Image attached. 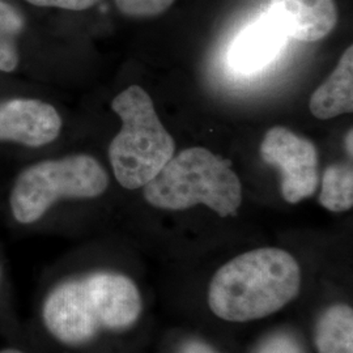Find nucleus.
<instances>
[{"mask_svg":"<svg viewBox=\"0 0 353 353\" xmlns=\"http://www.w3.org/2000/svg\"><path fill=\"white\" fill-rule=\"evenodd\" d=\"M143 301L134 280L114 271H94L58 283L46 294L43 327L61 344L77 347L103 331H125L141 316Z\"/></svg>","mask_w":353,"mask_h":353,"instance_id":"1","label":"nucleus"},{"mask_svg":"<svg viewBox=\"0 0 353 353\" xmlns=\"http://www.w3.org/2000/svg\"><path fill=\"white\" fill-rule=\"evenodd\" d=\"M301 270L283 249L261 248L221 265L210 283L208 306L228 322H249L278 313L297 297Z\"/></svg>","mask_w":353,"mask_h":353,"instance_id":"2","label":"nucleus"},{"mask_svg":"<svg viewBox=\"0 0 353 353\" xmlns=\"http://www.w3.org/2000/svg\"><path fill=\"white\" fill-rule=\"evenodd\" d=\"M154 208L185 211L203 204L221 217L234 216L242 204V185L230 163L214 152L183 150L144 186Z\"/></svg>","mask_w":353,"mask_h":353,"instance_id":"3","label":"nucleus"},{"mask_svg":"<svg viewBox=\"0 0 353 353\" xmlns=\"http://www.w3.org/2000/svg\"><path fill=\"white\" fill-rule=\"evenodd\" d=\"M112 109L122 121L109 145L114 176L125 189L144 188L172 160L176 141L161 123L151 96L139 85L121 92Z\"/></svg>","mask_w":353,"mask_h":353,"instance_id":"4","label":"nucleus"},{"mask_svg":"<svg viewBox=\"0 0 353 353\" xmlns=\"http://www.w3.org/2000/svg\"><path fill=\"white\" fill-rule=\"evenodd\" d=\"M108 188L109 176L94 157L72 154L24 169L14 181L10 208L19 224L30 225L59 201L94 199Z\"/></svg>","mask_w":353,"mask_h":353,"instance_id":"5","label":"nucleus"},{"mask_svg":"<svg viewBox=\"0 0 353 353\" xmlns=\"http://www.w3.org/2000/svg\"><path fill=\"white\" fill-rule=\"evenodd\" d=\"M261 157L278 169L285 202L296 204L316 194L319 185L318 150L312 140L287 127H272L262 140Z\"/></svg>","mask_w":353,"mask_h":353,"instance_id":"6","label":"nucleus"},{"mask_svg":"<svg viewBox=\"0 0 353 353\" xmlns=\"http://www.w3.org/2000/svg\"><path fill=\"white\" fill-rule=\"evenodd\" d=\"M62 130L59 113L46 102L16 99L0 103V140L26 147H42Z\"/></svg>","mask_w":353,"mask_h":353,"instance_id":"7","label":"nucleus"},{"mask_svg":"<svg viewBox=\"0 0 353 353\" xmlns=\"http://www.w3.org/2000/svg\"><path fill=\"white\" fill-rule=\"evenodd\" d=\"M268 13L287 37L301 42L327 37L339 19L336 0H271Z\"/></svg>","mask_w":353,"mask_h":353,"instance_id":"8","label":"nucleus"},{"mask_svg":"<svg viewBox=\"0 0 353 353\" xmlns=\"http://www.w3.org/2000/svg\"><path fill=\"white\" fill-rule=\"evenodd\" d=\"M287 41V34L267 12L246 26L233 41L229 63L241 74L259 72L276 59Z\"/></svg>","mask_w":353,"mask_h":353,"instance_id":"9","label":"nucleus"},{"mask_svg":"<svg viewBox=\"0 0 353 353\" xmlns=\"http://www.w3.org/2000/svg\"><path fill=\"white\" fill-rule=\"evenodd\" d=\"M309 110L318 119L326 121L353 112V48L341 54L339 63L326 81L314 90Z\"/></svg>","mask_w":353,"mask_h":353,"instance_id":"10","label":"nucleus"},{"mask_svg":"<svg viewBox=\"0 0 353 353\" xmlns=\"http://www.w3.org/2000/svg\"><path fill=\"white\" fill-rule=\"evenodd\" d=\"M318 353H353V312L345 303L327 307L319 318L314 332Z\"/></svg>","mask_w":353,"mask_h":353,"instance_id":"11","label":"nucleus"},{"mask_svg":"<svg viewBox=\"0 0 353 353\" xmlns=\"http://www.w3.org/2000/svg\"><path fill=\"white\" fill-rule=\"evenodd\" d=\"M319 203L331 212H345L353 207L352 163L330 165L322 176Z\"/></svg>","mask_w":353,"mask_h":353,"instance_id":"12","label":"nucleus"},{"mask_svg":"<svg viewBox=\"0 0 353 353\" xmlns=\"http://www.w3.org/2000/svg\"><path fill=\"white\" fill-rule=\"evenodd\" d=\"M24 29V17L11 4L0 0V71L12 72L19 64L16 39Z\"/></svg>","mask_w":353,"mask_h":353,"instance_id":"13","label":"nucleus"},{"mask_svg":"<svg viewBox=\"0 0 353 353\" xmlns=\"http://www.w3.org/2000/svg\"><path fill=\"white\" fill-rule=\"evenodd\" d=\"M118 11L132 19H151L168 11L176 0H114Z\"/></svg>","mask_w":353,"mask_h":353,"instance_id":"14","label":"nucleus"},{"mask_svg":"<svg viewBox=\"0 0 353 353\" xmlns=\"http://www.w3.org/2000/svg\"><path fill=\"white\" fill-rule=\"evenodd\" d=\"M255 353H305L301 343L288 332H278L261 343Z\"/></svg>","mask_w":353,"mask_h":353,"instance_id":"15","label":"nucleus"},{"mask_svg":"<svg viewBox=\"0 0 353 353\" xmlns=\"http://www.w3.org/2000/svg\"><path fill=\"white\" fill-rule=\"evenodd\" d=\"M28 3L37 7H49V8H61L67 11H85L101 0H26Z\"/></svg>","mask_w":353,"mask_h":353,"instance_id":"16","label":"nucleus"},{"mask_svg":"<svg viewBox=\"0 0 353 353\" xmlns=\"http://www.w3.org/2000/svg\"><path fill=\"white\" fill-rule=\"evenodd\" d=\"M181 353H219L214 351V348L201 341H186L182 347H181Z\"/></svg>","mask_w":353,"mask_h":353,"instance_id":"17","label":"nucleus"},{"mask_svg":"<svg viewBox=\"0 0 353 353\" xmlns=\"http://www.w3.org/2000/svg\"><path fill=\"white\" fill-rule=\"evenodd\" d=\"M345 148H347V153L350 154V157L352 159V130L348 131L347 138H345Z\"/></svg>","mask_w":353,"mask_h":353,"instance_id":"18","label":"nucleus"},{"mask_svg":"<svg viewBox=\"0 0 353 353\" xmlns=\"http://www.w3.org/2000/svg\"><path fill=\"white\" fill-rule=\"evenodd\" d=\"M0 353H26L19 348H13V347H8V348H3L0 350Z\"/></svg>","mask_w":353,"mask_h":353,"instance_id":"19","label":"nucleus"}]
</instances>
